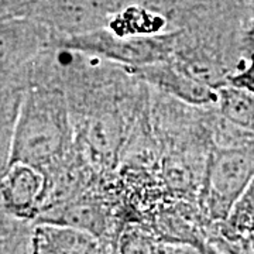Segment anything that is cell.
I'll list each match as a JSON object with an SVG mask.
<instances>
[{"instance_id": "cell-7", "label": "cell", "mask_w": 254, "mask_h": 254, "mask_svg": "<svg viewBox=\"0 0 254 254\" xmlns=\"http://www.w3.org/2000/svg\"><path fill=\"white\" fill-rule=\"evenodd\" d=\"M100 252V237L89 232L48 222L34 223L31 235V253L86 254Z\"/></svg>"}, {"instance_id": "cell-2", "label": "cell", "mask_w": 254, "mask_h": 254, "mask_svg": "<svg viewBox=\"0 0 254 254\" xmlns=\"http://www.w3.org/2000/svg\"><path fill=\"white\" fill-rule=\"evenodd\" d=\"M253 178L254 144L213 148L203 178L202 198L206 212L215 219L229 218Z\"/></svg>"}, {"instance_id": "cell-10", "label": "cell", "mask_w": 254, "mask_h": 254, "mask_svg": "<svg viewBox=\"0 0 254 254\" xmlns=\"http://www.w3.org/2000/svg\"><path fill=\"white\" fill-rule=\"evenodd\" d=\"M219 110L227 123L254 131V95L235 85L218 89Z\"/></svg>"}, {"instance_id": "cell-3", "label": "cell", "mask_w": 254, "mask_h": 254, "mask_svg": "<svg viewBox=\"0 0 254 254\" xmlns=\"http://www.w3.org/2000/svg\"><path fill=\"white\" fill-rule=\"evenodd\" d=\"M171 36L119 34L99 28L86 34L72 37H51V44L61 50L100 55L103 58L138 68L143 65L168 60Z\"/></svg>"}, {"instance_id": "cell-12", "label": "cell", "mask_w": 254, "mask_h": 254, "mask_svg": "<svg viewBox=\"0 0 254 254\" xmlns=\"http://www.w3.org/2000/svg\"><path fill=\"white\" fill-rule=\"evenodd\" d=\"M122 128L112 116H100L89 120L85 128V141L92 151L102 158L113 157L120 144Z\"/></svg>"}, {"instance_id": "cell-16", "label": "cell", "mask_w": 254, "mask_h": 254, "mask_svg": "<svg viewBox=\"0 0 254 254\" xmlns=\"http://www.w3.org/2000/svg\"><path fill=\"white\" fill-rule=\"evenodd\" d=\"M253 31H254V28H253Z\"/></svg>"}, {"instance_id": "cell-15", "label": "cell", "mask_w": 254, "mask_h": 254, "mask_svg": "<svg viewBox=\"0 0 254 254\" xmlns=\"http://www.w3.org/2000/svg\"><path fill=\"white\" fill-rule=\"evenodd\" d=\"M112 1H116V0H112Z\"/></svg>"}, {"instance_id": "cell-4", "label": "cell", "mask_w": 254, "mask_h": 254, "mask_svg": "<svg viewBox=\"0 0 254 254\" xmlns=\"http://www.w3.org/2000/svg\"><path fill=\"white\" fill-rule=\"evenodd\" d=\"M51 37L34 18L0 10V82L20 81L50 47Z\"/></svg>"}, {"instance_id": "cell-6", "label": "cell", "mask_w": 254, "mask_h": 254, "mask_svg": "<svg viewBox=\"0 0 254 254\" xmlns=\"http://www.w3.org/2000/svg\"><path fill=\"white\" fill-rule=\"evenodd\" d=\"M134 69L140 78L184 102L193 105H206L210 102H218V89L198 81L185 69H182L177 63H170L168 60H164Z\"/></svg>"}, {"instance_id": "cell-5", "label": "cell", "mask_w": 254, "mask_h": 254, "mask_svg": "<svg viewBox=\"0 0 254 254\" xmlns=\"http://www.w3.org/2000/svg\"><path fill=\"white\" fill-rule=\"evenodd\" d=\"M46 195V174L26 163H11L0 177V199L17 218L36 222Z\"/></svg>"}, {"instance_id": "cell-9", "label": "cell", "mask_w": 254, "mask_h": 254, "mask_svg": "<svg viewBox=\"0 0 254 254\" xmlns=\"http://www.w3.org/2000/svg\"><path fill=\"white\" fill-rule=\"evenodd\" d=\"M26 89L21 81L0 82V177L11 164L14 130Z\"/></svg>"}, {"instance_id": "cell-8", "label": "cell", "mask_w": 254, "mask_h": 254, "mask_svg": "<svg viewBox=\"0 0 254 254\" xmlns=\"http://www.w3.org/2000/svg\"><path fill=\"white\" fill-rule=\"evenodd\" d=\"M40 222L78 227L102 237L108 227V210L103 202L81 193L65 203L41 212L34 223Z\"/></svg>"}, {"instance_id": "cell-1", "label": "cell", "mask_w": 254, "mask_h": 254, "mask_svg": "<svg viewBox=\"0 0 254 254\" xmlns=\"http://www.w3.org/2000/svg\"><path fill=\"white\" fill-rule=\"evenodd\" d=\"M69 103L61 89L48 83L28 85L18 110L11 163L44 170L71 150Z\"/></svg>"}, {"instance_id": "cell-13", "label": "cell", "mask_w": 254, "mask_h": 254, "mask_svg": "<svg viewBox=\"0 0 254 254\" xmlns=\"http://www.w3.org/2000/svg\"><path fill=\"white\" fill-rule=\"evenodd\" d=\"M230 83L254 95V53L250 57V61L245 69H242L240 72L230 78Z\"/></svg>"}, {"instance_id": "cell-11", "label": "cell", "mask_w": 254, "mask_h": 254, "mask_svg": "<svg viewBox=\"0 0 254 254\" xmlns=\"http://www.w3.org/2000/svg\"><path fill=\"white\" fill-rule=\"evenodd\" d=\"M34 222L14 216L0 199V253H31Z\"/></svg>"}, {"instance_id": "cell-14", "label": "cell", "mask_w": 254, "mask_h": 254, "mask_svg": "<svg viewBox=\"0 0 254 254\" xmlns=\"http://www.w3.org/2000/svg\"><path fill=\"white\" fill-rule=\"evenodd\" d=\"M3 1H9V0H3Z\"/></svg>"}]
</instances>
